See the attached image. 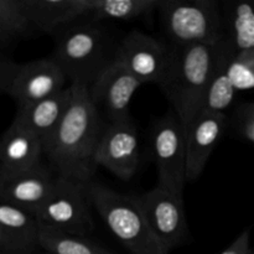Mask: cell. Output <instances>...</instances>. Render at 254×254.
I'll return each mask as SVG.
<instances>
[{
    "label": "cell",
    "instance_id": "cell-7",
    "mask_svg": "<svg viewBox=\"0 0 254 254\" xmlns=\"http://www.w3.org/2000/svg\"><path fill=\"white\" fill-rule=\"evenodd\" d=\"M158 186L183 196L186 184V131L175 113L159 119L151 130Z\"/></svg>",
    "mask_w": 254,
    "mask_h": 254
},
{
    "label": "cell",
    "instance_id": "cell-16",
    "mask_svg": "<svg viewBox=\"0 0 254 254\" xmlns=\"http://www.w3.org/2000/svg\"><path fill=\"white\" fill-rule=\"evenodd\" d=\"M32 30L55 34L62 27L86 19L88 0H24Z\"/></svg>",
    "mask_w": 254,
    "mask_h": 254
},
{
    "label": "cell",
    "instance_id": "cell-9",
    "mask_svg": "<svg viewBox=\"0 0 254 254\" xmlns=\"http://www.w3.org/2000/svg\"><path fill=\"white\" fill-rule=\"evenodd\" d=\"M173 49L155 37L131 31L117 47L116 61L123 64L141 83L160 86L168 73Z\"/></svg>",
    "mask_w": 254,
    "mask_h": 254
},
{
    "label": "cell",
    "instance_id": "cell-21",
    "mask_svg": "<svg viewBox=\"0 0 254 254\" xmlns=\"http://www.w3.org/2000/svg\"><path fill=\"white\" fill-rule=\"evenodd\" d=\"M161 0H88L86 20H130L146 16L158 10Z\"/></svg>",
    "mask_w": 254,
    "mask_h": 254
},
{
    "label": "cell",
    "instance_id": "cell-27",
    "mask_svg": "<svg viewBox=\"0 0 254 254\" xmlns=\"http://www.w3.org/2000/svg\"><path fill=\"white\" fill-rule=\"evenodd\" d=\"M220 254H254V250L251 247L250 228L243 231V232Z\"/></svg>",
    "mask_w": 254,
    "mask_h": 254
},
{
    "label": "cell",
    "instance_id": "cell-1",
    "mask_svg": "<svg viewBox=\"0 0 254 254\" xmlns=\"http://www.w3.org/2000/svg\"><path fill=\"white\" fill-rule=\"evenodd\" d=\"M69 87L71 103L59 126L44 141V155L57 175L88 184L96 173V151L103 129L88 87Z\"/></svg>",
    "mask_w": 254,
    "mask_h": 254
},
{
    "label": "cell",
    "instance_id": "cell-29",
    "mask_svg": "<svg viewBox=\"0 0 254 254\" xmlns=\"http://www.w3.org/2000/svg\"><path fill=\"white\" fill-rule=\"evenodd\" d=\"M0 251H4V252H9V253H14L16 254V251H15L14 246L11 245L9 240L2 235V232L0 231Z\"/></svg>",
    "mask_w": 254,
    "mask_h": 254
},
{
    "label": "cell",
    "instance_id": "cell-12",
    "mask_svg": "<svg viewBox=\"0 0 254 254\" xmlns=\"http://www.w3.org/2000/svg\"><path fill=\"white\" fill-rule=\"evenodd\" d=\"M66 81V76L51 57L35 60L20 64L9 96L16 102L17 108H22L64 91Z\"/></svg>",
    "mask_w": 254,
    "mask_h": 254
},
{
    "label": "cell",
    "instance_id": "cell-13",
    "mask_svg": "<svg viewBox=\"0 0 254 254\" xmlns=\"http://www.w3.org/2000/svg\"><path fill=\"white\" fill-rule=\"evenodd\" d=\"M227 127L225 114L201 112L186 131V183H195L210 159L211 153L220 141Z\"/></svg>",
    "mask_w": 254,
    "mask_h": 254
},
{
    "label": "cell",
    "instance_id": "cell-5",
    "mask_svg": "<svg viewBox=\"0 0 254 254\" xmlns=\"http://www.w3.org/2000/svg\"><path fill=\"white\" fill-rule=\"evenodd\" d=\"M158 10L174 46H216L223 40L222 7L216 0H161Z\"/></svg>",
    "mask_w": 254,
    "mask_h": 254
},
{
    "label": "cell",
    "instance_id": "cell-20",
    "mask_svg": "<svg viewBox=\"0 0 254 254\" xmlns=\"http://www.w3.org/2000/svg\"><path fill=\"white\" fill-rule=\"evenodd\" d=\"M217 46V64L206 89L202 112L225 114L226 109L230 108L232 102L235 101L236 92H237L227 73V64L233 54L230 51L227 45L223 42V40Z\"/></svg>",
    "mask_w": 254,
    "mask_h": 254
},
{
    "label": "cell",
    "instance_id": "cell-22",
    "mask_svg": "<svg viewBox=\"0 0 254 254\" xmlns=\"http://www.w3.org/2000/svg\"><path fill=\"white\" fill-rule=\"evenodd\" d=\"M39 247L47 254H114L86 238L40 225Z\"/></svg>",
    "mask_w": 254,
    "mask_h": 254
},
{
    "label": "cell",
    "instance_id": "cell-24",
    "mask_svg": "<svg viewBox=\"0 0 254 254\" xmlns=\"http://www.w3.org/2000/svg\"><path fill=\"white\" fill-rule=\"evenodd\" d=\"M227 73L236 91L254 88V50L233 55L227 64Z\"/></svg>",
    "mask_w": 254,
    "mask_h": 254
},
{
    "label": "cell",
    "instance_id": "cell-4",
    "mask_svg": "<svg viewBox=\"0 0 254 254\" xmlns=\"http://www.w3.org/2000/svg\"><path fill=\"white\" fill-rule=\"evenodd\" d=\"M91 205L117 240L131 254H169L151 231L135 197L98 183L87 184Z\"/></svg>",
    "mask_w": 254,
    "mask_h": 254
},
{
    "label": "cell",
    "instance_id": "cell-18",
    "mask_svg": "<svg viewBox=\"0 0 254 254\" xmlns=\"http://www.w3.org/2000/svg\"><path fill=\"white\" fill-rule=\"evenodd\" d=\"M223 42L233 55L254 50V1L233 0L222 7Z\"/></svg>",
    "mask_w": 254,
    "mask_h": 254
},
{
    "label": "cell",
    "instance_id": "cell-2",
    "mask_svg": "<svg viewBox=\"0 0 254 254\" xmlns=\"http://www.w3.org/2000/svg\"><path fill=\"white\" fill-rule=\"evenodd\" d=\"M218 59V46H174L160 87L184 127L202 112L203 98Z\"/></svg>",
    "mask_w": 254,
    "mask_h": 254
},
{
    "label": "cell",
    "instance_id": "cell-30",
    "mask_svg": "<svg viewBox=\"0 0 254 254\" xmlns=\"http://www.w3.org/2000/svg\"><path fill=\"white\" fill-rule=\"evenodd\" d=\"M44 254H47V253H44Z\"/></svg>",
    "mask_w": 254,
    "mask_h": 254
},
{
    "label": "cell",
    "instance_id": "cell-8",
    "mask_svg": "<svg viewBox=\"0 0 254 254\" xmlns=\"http://www.w3.org/2000/svg\"><path fill=\"white\" fill-rule=\"evenodd\" d=\"M155 237L166 251H173L183 245L189 236L183 196L163 188L135 197Z\"/></svg>",
    "mask_w": 254,
    "mask_h": 254
},
{
    "label": "cell",
    "instance_id": "cell-23",
    "mask_svg": "<svg viewBox=\"0 0 254 254\" xmlns=\"http://www.w3.org/2000/svg\"><path fill=\"white\" fill-rule=\"evenodd\" d=\"M0 25L16 37L32 30L24 0H0Z\"/></svg>",
    "mask_w": 254,
    "mask_h": 254
},
{
    "label": "cell",
    "instance_id": "cell-26",
    "mask_svg": "<svg viewBox=\"0 0 254 254\" xmlns=\"http://www.w3.org/2000/svg\"><path fill=\"white\" fill-rule=\"evenodd\" d=\"M238 129L247 140L254 143V102L243 104L238 111Z\"/></svg>",
    "mask_w": 254,
    "mask_h": 254
},
{
    "label": "cell",
    "instance_id": "cell-3",
    "mask_svg": "<svg viewBox=\"0 0 254 254\" xmlns=\"http://www.w3.org/2000/svg\"><path fill=\"white\" fill-rule=\"evenodd\" d=\"M92 22L76 21L55 32L51 56L69 84L88 88L116 61V56L109 54L106 31Z\"/></svg>",
    "mask_w": 254,
    "mask_h": 254
},
{
    "label": "cell",
    "instance_id": "cell-17",
    "mask_svg": "<svg viewBox=\"0 0 254 254\" xmlns=\"http://www.w3.org/2000/svg\"><path fill=\"white\" fill-rule=\"evenodd\" d=\"M71 98L72 91L71 87L68 86L64 91L44 101H40L31 106L17 108L16 116L12 122L31 130L32 133L40 136L44 143L64 118L71 103Z\"/></svg>",
    "mask_w": 254,
    "mask_h": 254
},
{
    "label": "cell",
    "instance_id": "cell-19",
    "mask_svg": "<svg viewBox=\"0 0 254 254\" xmlns=\"http://www.w3.org/2000/svg\"><path fill=\"white\" fill-rule=\"evenodd\" d=\"M39 222L31 212L0 201V231L16 254H27L39 247Z\"/></svg>",
    "mask_w": 254,
    "mask_h": 254
},
{
    "label": "cell",
    "instance_id": "cell-25",
    "mask_svg": "<svg viewBox=\"0 0 254 254\" xmlns=\"http://www.w3.org/2000/svg\"><path fill=\"white\" fill-rule=\"evenodd\" d=\"M20 64H16L0 51V94H9Z\"/></svg>",
    "mask_w": 254,
    "mask_h": 254
},
{
    "label": "cell",
    "instance_id": "cell-10",
    "mask_svg": "<svg viewBox=\"0 0 254 254\" xmlns=\"http://www.w3.org/2000/svg\"><path fill=\"white\" fill-rule=\"evenodd\" d=\"M96 165L129 181L138 170L139 136L131 118L108 123L103 129L96 151Z\"/></svg>",
    "mask_w": 254,
    "mask_h": 254
},
{
    "label": "cell",
    "instance_id": "cell-15",
    "mask_svg": "<svg viewBox=\"0 0 254 254\" xmlns=\"http://www.w3.org/2000/svg\"><path fill=\"white\" fill-rule=\"evenodd\" d=\"M44 143L40 136L12 122L0 138V168L30 171L42 166Z\"/></svg>",
    "mask_w": 254,
    "mask_h": 254
},
{
    "label": "cell",
    "instance_id": "cell-14",
    "mask_svg": "<svg viewBox=\"0 0 254 254\" xmlns=\"http://www.w3.org/2000/svg\"><path fill=\"white\" fill-rule=\"evenodd\" d=\"M56 176L44 165L30 171L0 168V201L24 208L34 215L51 192Z\"/></svg>",
    "mask_w": 254,
    "mask_h": 254
},
{
    "label": "cell",
    "instance_id": "cell-6",
    "mask_svg": "<svg viewBox=\"0 0 254 254\" xmlns=\"http://www.w3.org/2000/svg\"><path fill=\"white\" fill-rule=\"evenodd\" d=\"M87 184L56 176L54 188L34 212L39 225L76 236L93 230Z\"/></svg>",
    "mask_w": 254,
    "mask_h": 254
},
{
    "label": "cell",
    "instance_id": "cell-28",
    "mask_svg": "<svg viewBox=\"0 0 254 254\" xmlns=\"http://www.w3.org/2000/svg\"><path fill=\"white\" fill-rule=\"evenodd\" d=\"M15 39H16V36L12 32H10L9 30H6L4 26L0 25V51L9 44H11Z\"/></svg>",
    "mask_w": 254,
    "mask_h": 254
},
{
    "label": "cell",
    "instance_id": "cell-11",
    "mask_svg": "<svg viewBox=\"0 0 254 254\" xmlns=\"http://www.w3.org/2000/svg\"><path fill=\"white\" fill-rule=\"evenodd\" d=\"M118 61H114L89 88V94L97 109H103L109 123L130 118L129 108L134 93L141 86Z\"/></svg>",
    "mask_w": 254,
    "mask_h": 254
}]
</instances>
